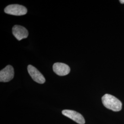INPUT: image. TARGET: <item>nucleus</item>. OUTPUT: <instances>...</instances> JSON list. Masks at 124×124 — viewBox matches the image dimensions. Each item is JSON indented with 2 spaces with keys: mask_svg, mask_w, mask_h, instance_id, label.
Instances as JSON below:
<instances>
[{
  "mask_svg": "<svg viewBox=\"0 0 124 124\" xmlns=\"http://www.w3.org/2000/svg\"><path fill=\"white\" fill-rule=\"evenodd\" d=\"M102 100L103 105L109 109L115 112L120 111L121 109V102L114 96L106 94L102 97Z\"/></svg>",
  "mask_w": 124,
  "mask_h": 124,
  "instance_id": "nucleus-1",
  "label": "nucleus"
},
{
  "mask_svg": "<svg viewBox=\"0 0 124 124\" xmlns=\"http://www.w3.org/2000/svg\"><path fill=\"white\" fill-rule=\"evenodd\" d=\"M5 13L15 16L24 15L27 13L26 8L22 5L18 4L10 5L4 9Z\"/></svg>",
  "mask_w": 124,
  "mask_h": 124,
  "instance_id": "nucleus-2",
  "label": "nucleus"
},
{
  "mask_svg": "<svg viewBox=\"0 0 124 124\" xmlns=\"http://www.w3.org/2000/svg\"><path fill=\"white\" fill-rule=\"evenodd\" d=\"M27 70L29 74L35 81L39 84L44 83L46 80L44 76L36 68L31 65H29Z\"/></svg>",
  "mask_w": 124,
  "mask_h": 124,
  "instance_id": "nucleus-3",
  "label": "nucleus"
},
{
  "mask_svg": "<svg viewBox=\"0 0 124 124\" xmlns=\"http://www.w3.org/2000/svg\"><path fill=\"white\" fill-rule=\"evenodd\" d=\"M14 69L11 65H8L0 71V81L9 82L14 77Z\"/></svg>",
  "mask_w": 124,
  "mask_h": 124,
  "instance_id": "nucleus-4",
  "label": "nucleus"
},
{
  "mask_svg": "<svg viewBox=\"0 0 124 124\" xmlns=\"http://www.w3.org/2000/svg\"><path fill=\"white\" fill-rule=\"evenodd\" d=\"M63 115L70 118L79 124H84L85 120L83 116L80 114L72 110H63L62 112Z\"/></svg>",
  "mask_w": 124,
  "mask_h": 124,
  "instance_id": "nucleus-5",
  "label": "nucleus"
},
{
  "mask_svg": "<svg viewBox=\"0 0 124 124\" xmlns=\"http://www.w3.org/2000/svg\"><path fill=\"white\" fill-rule=\"evenodd\" d=\"M12 32L13 36L18 40L26 38L29 35L28 31L25 28L18 25H14L13 27Z\"/></svg>",
  "mask_w": 124,
  "mask_h": 124,
  "instance_id": "nucleus-6",
  "label": "nucleus"
},
{
  "mask_svg": "<svg viewBox=\"0 0 124 124\" xmlns=\"http://www.w3.org/2000/svg\"><path fill=\"white\" fill-rule=\"evenodd\" d=\"M53 70L58 75L65 76L70 73V67L65 63L56 62L53 64Z\"/></svg>",
  "mask_w": 124,
  "mask_h": 124,
  "instance_id": "nucleus-7",
  "label": "nucleus"
},
{
  "mask_svg": "<svg viewBox=\"0 0 124 124\" xmlns=\"http://www.w3.org/2000/svg\"><path fill=\"white\" fill-rule=\"evenodd\" d=\"M120 3L121 4H124V0H120Z\"/></svg>",
  "mask_w": 124,
  "mask_h": 124,
  "instance_id": "nucleus-8",
  "label": "nucleus"
}]
</instances>
